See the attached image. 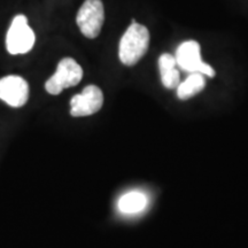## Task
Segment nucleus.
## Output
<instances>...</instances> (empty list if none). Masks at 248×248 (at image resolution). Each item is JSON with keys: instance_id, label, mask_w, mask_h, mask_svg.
<instances>
[{"instance_id": "1", "label": "nucleus", "mask_w": 248, "mask_h": 248, "mask_svg": "<svg viewBox=\"0 0 248 248\" xmlns=\"http://www.w3.org/2000/svg\"><path fill=\"white\" fill-rule=\"evenodd\" d=\"M150 46V32L141 24L131 23L120 40L119 57L125 66H135L144 57Z\"/></svg>"}, {"instance_id": "2", "label": "nucleus", "mask_w": 248, "mask_h": 248, "mask_svg": "<svg viewBox=\"0 0 248 248\" xmlns=\"http://www.w3.org/2000/svg\"><path fill=\"white\" fill-rule=\"evenodd\" d=\"M83 77V69L71 58H64L59 62L58 69L53 76L45 84V89L49 94L58 95L64 89L78 84Z\"/></svg>"}, {"instance_id": "3", "label": "nucleus", "mask_w": 248, "mask_h": 248, "mask_svg": "<svg viewBox=\"0 0 248 248\" xmlns=\"http://www.w3.org/2000/svg\"><path fill=\"white\" fill-rule=\"evenodd\" d=\"M105 21V9L101 0H85L76 16L80 32L90 39L100 33Z\"/></svg>"}, {"instance_id": "4", "label": "nucleus", "mask_w": 248, "mask_h": 248, "mask_svg": "<svg viewBox=\"0 0 248 248\" xmlns=\"http://www.w3.org/2000/svg\"><path fill=\"white\" fill-rule=\"evenodd\" d=\"M177 66L187 73H199L203 76L214 77L215 70L209 64L201 60V49L199 43L195 40H187L178 46L175 55Z\"/></svg>"}, {"instance_id": "5", "label": "nucleus", "mask_w": 248, "mask_h": 248, "mask_svg": "<svg viewBox=\"0 0 248 248\" xmlns=\"http://www.w3.org/2000/svg\"><path fill=\"white\" fill-rule=\"evenodd\" d=\"M35 44V33L24 15H16L6 36V47L11 54H24Z\"/></svg>"}, {"instance_id": "6", "label": "nucleus", "mask_w": 248, "mask_h": 248, "mask_svg": "<svg viewBox=\"0 0 248 248\" xmlns=\"http://www.w3.org/2000/svg\"><path fill=\"white\" fill-rule=\"evenodd\" d=\"M104 105V94L95 85H88L82 93L70 100V114L74 117L90 116L98 113Z\"/></svg>"}, {"instance_id": "7", "label": "nucleus", "mask_w": 248, "mask_h": 248, "mask_svg": "<svg viewBox=\"0 0 248 248\" xmlns=\"http://www.w3.org/2000/svg\"><path fill=\"white\" fill-rule=\"evenodd\" d=\"M0 99L12 107H22L29 99V85L20 76H6L0 79Z\"/></svg>"}, {"instance_id": "8", "label": "nucleus", "mask_w": 248, "mask_h": 248, "mask_svg": "<svg viewBox=\"0 0 248 248\" xmlns=\"http://www.w3.org/2000/svg\"><path fill=\"white\" fill-rule=\"evenodd\" d=\"M159 68L161 74V80L164 88L177 89L181 83V75L177 69V62L173 55L164 53L159 59Z\"/></svg>"}, {"instance_id": "9", "label": "nucleus", "mask_w": 248, "mask_h": 248, "mask_svg": "<svg viewBox=\"0 0 248 248\" xmlns=\"http://www.w3.org/2000/svg\"><path fill=\"white\" fill-rule=\"evenodd\" d=\"M206 88V79L202 74L192 73L183 83L177 86V97L181 100H187L200 93Z\"/></svg>"}, {"instance_id": "10", "label": "nucleus", "mask_w": 248, "mask_h": 248, "mask_svg": "<svg viewBox=\"0 0 248 248\" xmlns=\"http://www.w3.org/2000/svg\"><path fill=\"white\" fill-rule=\"evenodd\" d=\"M147 199L141 192L132 191L124 194L119 200V209L124 214H136L146 207Z\"/></svg>"}]
</instances>
